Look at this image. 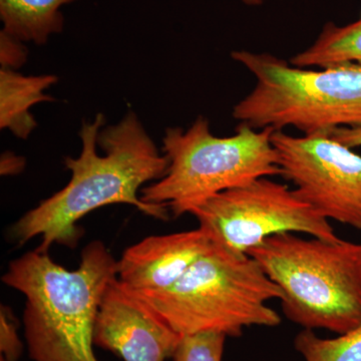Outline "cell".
I'll use <instances>...</instances> for the list:
<instances>
[{"label": "cell", "mask_w": 361, "mask_h": 361, "mask_svg": "<svg viewBox=\"0 0 361 361\" xmlns=\"http://www.w3.org/2000/svg\"><path fill=\"white\" fill-rule=\"evenodd\" d=\"M118 260L102 241L82 252L80 266L68 270L49 253L27 252L9 263L2 282L25 297L23 327L33 361H99L94 325Z\"/></svg>", "instance_id": "obj_2"}, {"label": "cell", "mask_w": 361, "mask_h": 361, "mask_svg": "<svg viewBox=\"0 0 361 361\" xmlns=\"http://www.w3.org/2000/svg\"><path fill=\"white\" fill-rule=\"evenodd\" d=\"M330 135L336 141L341 142L349 148L361 147V128H355V129L341 128V129L334 130Z\"/></svg>", "instance_id": "obj_18"}, {"label": "cell", "mask_w": 361, "mask_h": 361, "mask_svg": "<svg viewBox=\"0 0 361 361\" xmlns=\"http://www.w3.org/2000/svg\"><path fill=\"white\" fill-rule=\"evenodd\" d=\"M214 243L241 255L282 233H305L329 241L339 239L330 225L288 185L261 178L228 190L190 209Z\"/></svg>", "instance_id": "obj_7"}, {"label": "cell", "mask_w": 361, "mask_h": 361, "mask_svg": "<svg viewBox=\"0 0 361 361\" xmlns=\"http://www.w3.org/2000/svg\"><path fill=\"white\" fill-rule=\"evenodd\" d=\"M242 1L248 6H260L264 4L265 0H242Z\"/></svg>", "instance_id": "obj_20"}, {"label": "cell", "mask_w": 361, "mask_h": 361, "mask_svg": "<svg viewBox=\"0 0 361 361\" xmlns=\"http://www.w3.org/2000/svg\"><path fill=\"white\" fill-rule=\"evenodd\" d=\"M214 245L204 230L149 236L123 251L118 280L135 292L165 290Z\"/></svg>", "instance_id": "obj_10"}, {"label": "cell", "mask_w": 361, "mask_h": 361, "mask_svg": "<svg viewBox=\"0 0 361 361\" xmlns=\"http://www.w3.org/2000/svg\"><path fill=\"white\" fill-rule=\"evenodd\" d=\"M27 59V49L23 42L14 39L6 32H0V63L2 68H20Z\"/></svg>", "instance_id": "obj_17"}, {"label": "cell", "mask_w": 361, "mask_h": 361, "mask_svg": "<svg viewBox=\"0 0 361 361\" xmlns=\"http://www.w3.org/2000/svg\"><path fill=\"white\" fill-rule=\"evenodd\" d=\"M361 66V20L346 25L326 23L314 44L291 59L298 68L326 66L339 63Z\"/></svg>", "instance_id": "obj_13"}, {"label": "cell", "mask_w": 361, "mask_h": 361, "mask_svg": "<svg viewBox=\"0 0 361 361\" xmlns=\"http://www.w3.org/2000/svg\"><path fill=\"white\" fill-rule=\"evenodd\" d=\"M271 140L297 196L326 219L361 230V156L325 133L274 130Z\"/></svg>", "instance_id": "obj_8"}, {"label": "cell", "mask_w": 361, "mask_h": 361, "mask_svg": "<svg viewBox=\"0 0 361 361\" xmlns=\"http://www.w3.org/2000/svg\"><path fill=\"white\" fill-rule=\"evenodd\" d=\"M77 0H0L2 32L23 42L45 44L63 32L61 7Z\"/></svg>", "instance_id": "obj_12"}, {"label": "cell", "mask_w": 361, "mask_h": 361, "mask_svg": "<svg viewBox=\"0 0 361 361\" xmlns=\"http://www.w3.org/2000/svg\"><path fill=\"white\" fill-rule=\"evenodd\" d=\"M248 255L279 287L290 322L337 334L361 324V244L282 233Z\"/></svg>", "instance_id": "obj_4"}, {"label": "cell", "mask_w": 361, "mask_h": 361, "mask_svg": "<svg viewBox=\"0 0 361 361\" xmlns=\"http://www.w3.org/2000/svg\"><path fill=\"white\" fill-rule=\"evenodd\" d=\"M140 296L180 336L220 332L240 337L245 327L281 323L268 306L282 292L253 257L214 243L165 290Z\"/></svg>", "instance_id": "obj_3"}, {"label": "cell", "mask_w": 361, "mask_h": 361, "mask_svg": "<svg viewBox=\"0 0 361 361\" xmlns=\"http://www.w3.org/2000/svg\"><path fill=\"white\" fill-rule=\"evenodd\" d=\"M360 20H361V18H360Z\"/></svg>", "instance_id": "obj_22"}, {"label": "cell", "mask_w": 361, "mask_h": 361, "mask_svg": "<svg viewBox=\"0 0 361 361\" xmlns=\"http://www.w3.org/2000/svg\"><path fill=\"white\" fill-rule=\"evenodd\" d=\"M58 82L52 75L25 77L11 68L0 71V127L26 140L37 129L30 110L42 102L54 101L45 90Z\"/></svg>", "instance_id": "obj_11"}, {"label": "cell", "mask_w": 361, "mask_h": 361, "mask_svg": "<svg viewBox=\"0 0 361 361\" xmlns=\"http://www.w3.org/2000/svg\"><path fill=\"white\" fill-rule=\"evenodd\" d=\"M273 133L242 123L234 135L217 137L203 116L187 130L169 128L163 139L167 173L142 188L140 196L146 203L167 205L179 217L215 195L281 176Z\"/></svg>", "instance_id": "obj_6"}, {"label": "cell", "mask_w": 361, "mask_h": 361, "mask_svg": "<svg viewBox=\"0 0 361 361\" xmlns=\"http://www.w3.org/2000/svg\"><path fill=\"white\" fill-rule=\"evenodd\" d=\"M0 353L6 361H18L23 353L18 320L11 307L4 304L0 306Z\"/></svg>", "instance_id": "obj_16"}, {"label": "cell", "mask_w": 361, "mask_h": 361, "mask_svg": "<svg viewBox=\"0 0 361 361\" xmlns=\"http://www.w3.org/2000/svg\"><path fill=\"white\" fill-rule=\"evenodd\" d=\"M231 56L256 78L253 90L234 106L236 120L257 130L294 127L303 135L361 128V66L312 71L272 54L237 51Z\"/></svg>", "instance_id": "obj_5"}, {"label": "cell", "mask_w": 361, "mask_h": 361, "mask_svg": "<svg viewBox=\"0 0 361 361\" xmlns=\"http://www.w3.org/2000/svg\"><path fill=\"white\" fill-rule=\"evenodd\" d=\"M0 361H6L2 356H0Z\"/></svg>", "instance_id": "obj_21"}, {"label": "cell", "mask_w": 361, "mask_h": 361, "mask_svg": "<svg viewBox=\"0 0 361 361\" xmlns=\"http://www.w3.org/2000/svg\"><path fill=\"white\" fill-rule=\"evenodd\" d=\"M25 167V160L13 153H4L1 157L0 171L2 176H13L20 174Z\"/></svg>", "instance_id": "obj_19"}, {"label": "cell", "mask_w": 361, "mask_h": 361, "mask_svg": "<svg viewBox=\"0 0 361 361\" xmlns=\"http://www.w3.org/2000/svg\"><path fill=\"white\" fill-rule=\"evenodd\" d=\"M294 348L305 361H361V324L336 338H322L303 329L294 339Z\"/></svg>", "instance_id": "obj_14"}, {"label": "cell", "mask_w": 361, "mask_h": 361, "mask_svg": "<svg viewBox=\"0 0 361 361\" xmlns=\"http://www.w3.org/2000/svg\"><path fill=\"white\" fill-rule=\"evenodd\" d=\"M227 336L220 332L182 336L173 361H222Z\"/></svg>", "instance_id": "obj_15"}, {"label": "cell", "mask_w": 361, "mask_h": 361, "mask_svg": "<svg viewBox=\"0 0 361 361\" xmlns=\"http://www.w3.org/2000/svg\"><path fill=\"white\" fill-rule=\"evenodd\" d=\"M180 337L118 277L106 287L97 311L94 346L123 361H165L172 358Z\"/></svg>", "instance_id": "obj_9"}, {"label": "cell", "mask_w": 361, "mask_h": 361, "mask_svg": "<svg viewBox=\"0 0 361 361\" xmlns=\"http://www.w3.org/2000/svg\"><path fill=\"white\" fill-rule=\"evenodd\" d=\"M104 123L103 114L82 123L80 155L65 160L70 182L14 223L11 235L18 245L40 237L35 249L40 253H49L54 244L75 248L82 236L78 222L111 204H128L156 219H169L167 205L146 203L139 196L142 188L166 175L167 156L160 153L134 111L115 125Z\"/></svg>", "instance_id": "obj_1"}]
</instances>
